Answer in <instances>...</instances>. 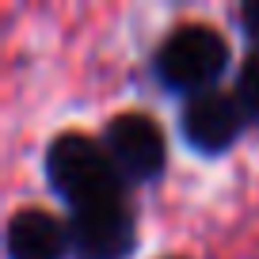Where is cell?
<instances>
[{"instance_id": "cell-1", "label": "cell", "mask_w": 259, "mask_h": 259, "mask_svg": "<svg viewBox=\"0 0 259 259\" xmlns=\"http://www.w3.org/2000/svg\"><path fill=\"white\" fill-rule=\"evenodd\" d=\"M46 179L54 187V194L65 198L73 210L118 198V183H122V176L111 164L107 149H99L84 134H61V138L50 141Z\"/></svg>"}, {"instance_id": "cell-2", "label": "cell", "mask_w": 259, "mask_h": 259, "mask_svg": "<svg viewBox=\"0 0 259 259\" xmlns=\"http://www.w3.org/2000/svg\"><path fill=\"white\" fill-rule=\"evenodd\" d=\"M229 65V46L213 27L187 23L176 27L156 50V76L168 84L171 92H187V96H202L213 88Z\"/></svg>"}, {"instance_id": "cell-3", "label": "cell", "mask_w": 259, "mask_h": 259, "mask_svg": "<svg viewBox=\"0 0 259 259\" xmlns=\"http://www.w3.org/2000/svg\"><path fill=\"white\" fill-rule=\"evenodd\" d=\"M103 149L126 183H153L164 171V134L149 114H118L107 122Z\"/></svg>"}, {"instance_id": "cell-4", "label": "cell", "mask_w": 259, "mask_h": 259, "mask_svg": "<svg viewBox=\"0 0 259 259\" xmlns=\"http://www.w3.org/2000/svg\"><path fill=\"white\" fill-rule=\"evenodd\" d=\"M65 229H69V248L80 259H126L138 244L134 218L118 198L73 210Z\"/></svg>"}, {"instance_id": "cell-5", "label": "cell", "mask_w": 259, "mask_h": 259, "mask_svg": "<svg viewBox=\"0 0 259 259\" xmlns=\"http://www.w3.org/2000/svg\"><path fill=\"white\" fill-rule=\"evenodd\" d=\"M240 103L236 96H225V92H202V96H191L183 107V118H179V130L191 149L213 156L225 153L236 138H240Z\"/></svg>"}, {"instance_id": "cell-6", "label": "cell", "mask_w": 259, "mask_h": 259, "mask_svg": "<svg viewBox=\"0 0 259 259\" xmlns=\"http://www.w3.org/2000/svg\"><path fill=\"white\" fill-rule=\"evenodd\" d=\"M8 259H61L69 251V229L46 210H19L4 229Z\"/></svg>"}, {"instance_id": "cell-7", "label": "cell", "mask_w": 259, "mask_h": 259, "mask_svg": "<svg viewBox=\"0 0 259 259\" xmlns=\"http://www.w3.org/2000/svg\"><path fill=\"white\" fill-rule=\"evenodd\" d=\"M236 103L259 118V50H251L248 61L240 65V76H236Z\"/></svg>"}, {"instance_id": "cell-8", "label": "cell", "mask_w": 259, "mask_h": 259, "mask_svg": "<svg viewBox=\"0 0 259 259\" xmlns=\"http://www.w3.org/2000/svg\"><path fill=\"white\" fill-rule=\"evenodd\" d=\"M240 23H244V31L259 42V0H251V4H244V8H240Z\"/></svg>"}]
</instances>
